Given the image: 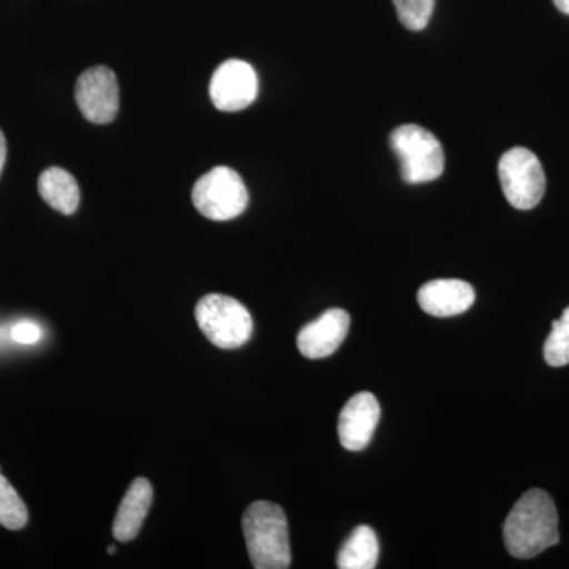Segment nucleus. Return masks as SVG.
<instances>
[{
  "mask_svg": "<svg viewBox=\"0 0 569 569\" xmlns=\"http://www.w3.org/2000/svg\"><path fill=\"white\" fill-rule=\"evenodd\" d=\"M39 192L52 209L63 216H71L80 206V187L77 179L62 168H47L40 174Z\"/></svg>",
  "mask_w": 569,
  "mask_h": 569,
  "instance_id": "obj_13",
  "label": "nucleus"
},
{
  "mask_svg": "<svg viewBox=\"0 0 569 569\" xmlns=\"http://www.w3.org/2000/svg\"><path fill=\"white\" fill-rule=\"evenodd\" d=\"M242 531L253 568L291 567L288 520L279 505L271 501H254L242 516Z\"/></svg>",
  "mask_w": 569,
  "mask_h": 569,
  "instance_id": "obj_2",
  "label": "nucleus"
},
{
  "mask_svg": "<svg viewBox=\"0 0 569 569\" xmlns=\"http://www.w3.org/2000/svg\"><path fill=\"white\" fill-rule=\"evenodd\" d=\"M153 490L151 482L144 478H137L122 498L121 507L112 523V535L118 541H132L140 533L144 519L151 509Z\"/></svg>",
  "mask_w": 569,
  "mask_h": 569,
  "instance_id": "obj_12",
  "label": "nucleus"
},
{
  "mask_svg": "<svg viewBox=\"0 0 569 569\" xmlns=\"http://www.w3.org/2000/svg\"><path fill=\"white\" fill-rule=\"evenodd\" d=\"M108 553H116L114 546H110V548H108Z\"/></svg>",
  "mask_w": 569,
  "mask_h": 569,
  "instance_id": "obj_21",
  "label": "nucleus"
},
{
  "mask_svg": "<svg viewBox=\"0 0 569 569\" xmlns=\"http://www.w3.org/2000/svg\"><path fill=\"white\" fill-rule=\"evenodd\" d=\"M7 159V141L6 137H3L2 130H0V173H2L3 164H6Z\"/></svg>",
  "mask_w": 569,
  "mask_h": 569,
  "instance_id": "obj_19",
  "label": "nucleus"
},
{
  "mask_svg": "<svg viewBox=\"0 0 569 569\" xmlns=\"http://www.w3.org/2000/svg\"><path fill=\"white\" fill-rule=\"evenodd\" d=\"M74 99L89 122L114 121L119 111V84L114 71L104 66L86 70L78 78Z\"/></svg>",
  "mask_w": 569,
  "mask_h": 569,
  "instance_id": "obj_7",
  "label": "nucleus"
},
{
  "mask_svg": "<svg viewBox=\"0 0 569 569\" xmlns=\"http://www.w3.org/2000/svg\"><path fill=\"white\" fill-rule=\"evenodd\" d=\"M350 321L346 310H326L323 316L299 331V351L309 359H323L336 353L350 331Z\"/></svg>",
  "mask_w": 569,
  "mask_h": 569,
  "instance_id": "obj_10",
  "label": "nucleus"
},
{
  "mask_svg": "<svg viewBox=\"0 0 569 569\" xmlns=\"http://www.w3.org/2000/svg\"><path fill=\"white\" fill-rule=\"evenodd\" d=\"M29 520L28 508L13 486L0 475V526L21 530Z\"/></svg>",
  "mask_w": 569,
  "mask_h": 569,
  "instance_id": "obj_15",
  "label": "nucleus"
},
{
  "mask_svg": "<svg viewBox=\"0 0 569 569\" xmlns=\"http://www.w3.org/2000/svg\"><path fill=\"white\" fill-rule=\"evenodd\" d=\"M501 189L512 208H537L546 192V174L537 156L526 148H512L498 162Z\"/></svg>",
  "mask_w": 569,
  "mask_h": 569,
  "instance_id": "obj_6",
  "label": "nucleus"
},
{
  "mask_svg": "<svg viewBox=\"0 0 569 569\" xmlns=\"http://www.w3.org/2000/svg\"><path fill=\"white\" fill-rule=\"evenodd\" d=\"M380 417V403L372 392H359L351 397L340 411V445L348 451L365 449L376 433Z\"/></svg>",
  "mask_w": 569,
  "mask_h": 569,
  "instance_id": "obj_9",
  "label": "nucleus"
},
{
  "mask_svg": "<svg viewBox=\"0 0 569 569\" xmlns=\"http://www.w3.org/2000/svg\"><path fill=\"white\" fill-rule=\"evenodd\" d=\"M552 2L561 13L569 14V0H552Z\"/></svg>",
  "mask_w": 569,
  "mask_h": 569,
  "instance_id": "obj_20",
  "label": "nucleus"
},
{
  "mask_svg": "<svg viewBox=\"0 0 569 569\" xmlns=\"http://www.w3.org/2000/svg\"><path fill=\"white\" fill-rule=\"evenodd\" d=\"M192 201L201 216L216 222H227L246 211L249 190L234 170L216 167L194 183Z\"/></svg>",
  "mask_w": 569,
  "mask_h": 569,
  "instance_id": "obj_5",
  "label": "nucleus"
},
{
  "mask_svg": "<svg viewBox=\"0 0 569 569\" xmlns=\"http://www.w3.org/2000/svg\"><path fill=\"white\" fill-rule=\"evenodd\" d=\"M10 336L14 342L22 343V346H33L40 340L41 329L39 325L32 323V321H20L11 328Z\"/></svg>",
  "mask_w": 569,
  "mask_h": 569,
  "instance_id": "obj_18",
  "label": "nucleus"
},
{
  "mask_svg": "<svg viewBox=\"0 0 569 569\" xmlns=\"http://www.w3.org/2000/svg\"><path fill=\"white\" fill-rule=\"evenodd\" d=\"M209 96L213 107L224 112L246 110L257 100L258 77L250 63L230 59L213 71Z\"/></svg>",
  "mask_w": 569,
  "mask_h": 569,
  "instance_id": "obj_8",
  "label": "nucleus"
},
{
  "mask_svg": "<svg viewBox=\"0 0 569 569\" xmlns=\"http://www.w3.org/2000/svg\"><path fill=\"white\" fill-rule=\"evenodd\" d=\"M545 359L552 367L569 365V307L560 320L552 323V332L545 343Z\"/></svg>",
  "mask_w": 569,
  "mask_h": 569,
  "instance_id": "obj_16",
  "label": "nucleus"
},
{
  "mask_svg": "<svg viewBox=\"0 0 569 569\" xmlns=\"http://www.w3.org/2000/svg\"><path fill=\"white\" fill-rule=\"evenodd\" d=\"M380 557L376 531L370 527H358L347 539L337 557L340 569H373Z\"/></svg>",
  "mask_w": 569,
  "mask_h": 569,
  "instance_id": "obj_14",
  "label": "nucleus"
},
{
  "mask_svg": "<svg viewBox=\"0 0 569 569\" xmlns=\"http://www.w3.org/2000/svg\"><path fill=\"white\" fill-rule=\"evenodd\" d=\"M475 290L470 283L458 279H438L422 284L418 302L429 316L448 318L467 312L475 302Z\"/></svg>",
  "mask_w": 569,
  "mask_h": 569,
  "instance_id": "obj_11",
  "label": "nucleus"
},
{
  "mask_svg": "<svg viewBox=\"0 0 569 569\" xmlns=\"http://www.w3.org/2000/svg\"><path fill=\"white\" fill-rule=\"evenodd\" d=\"M389 141L407 183L432 182L443 174V148L429 130L408 123L397 127Z\"/></svg>",
  "mask_w": 569,
  "mask_h": 569,
  "instance_id": "obj_4",
  "label": "nucleus"
},
{
  "mask_svg": "<svg viewBox=\"0 0 569 569\" xmlns=\"http://www.w3.org/2000/svg\"><path fill=\"white\" fill-rule=\"evenodd\" d=\"M400 22L410 31H422L436 9V0H392Z\"/></svg>",
  "mask_w": 569,
  "mask_h": 569,
  "instance_id": "obj_17",
  "label": "nucleus"
},
{
  "mask_svg": "<svg viewBox=\"0 0 569 569\" xmlns=\"http://www.w3.org/2000/svg\"><path fill=\"white\" fill-rule=\"evenodd\" d=\"M505 546L516 559H533L559 545V515L548 492L531 489L520 497L503 527Z\"/></svg>",
  "mask_w": 569,
  "mask_h": 569,
  "instance_id": "obj_1",
  "label": "nucleus"
},
{
  "mask_svg": "<svg viewBox=\"0 0 569 569\" xmlns=\"http://www.w3.org/2000/svg\"><path fill=\"white\" fill-rule=\"evenodd\" d=\"M194 317L209 342L223 350L246 346L253 335L252 316L231 296L206 295L198 302Z\"/></svg>",
  "mask_w": 569,
  "mask_h": 569,
  "instance_id": "obj_3",
  "label": "nucleus"
}]
</instances>
